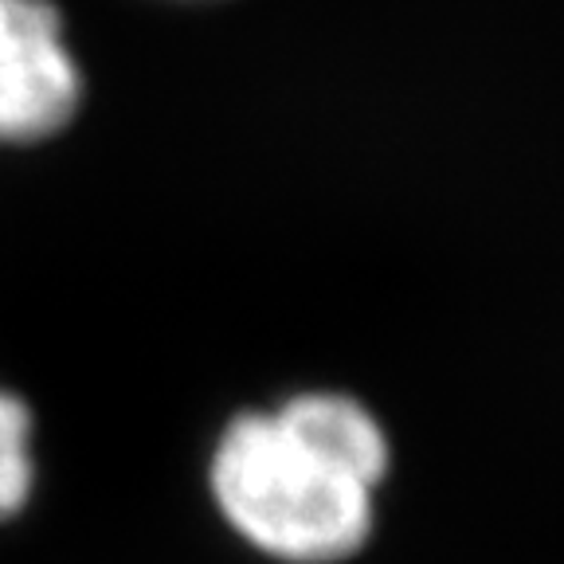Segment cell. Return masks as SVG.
Here are the masks:
<instances>
[{
    "label": "cell",
    "instance_id": "7a4b0ae2",
    "mask_svg": "<svg viewBox=\"0 0 564 564\" xmlns=\"http://www.w3.org/2000/svg\"><path fill=\"white\" fill-rule=\"evenodd\" d=\"M83 70L52 0H0V145H35L67 130Z\"/></svg>",
    "mask_w": 564,
    "mask_h": 564
},
{
    "label": "cell",
    "instance_id": "6da1fadb",
    "mask_svg": "<svg viewBox=\"0 0 564 564\" xmlns=\"http://www.w3.org/2000/svg\"><path fill=\"white\" fill-rule=\"evenodd\" d=\"M392 443L341 384H302L239 408L208 455L212 506L267 564H349L377 533Z\"/></svg>",
    "mask_w": 564,
    "mask_h": 564
},
{
    "label": "cell",
    "instance_id": "3957f363",
    "mask_svg": "<svg viewBox=\"0 0 564 564\" xmlns=\"http://www.w3.org/2000/svg\"><path fill=\"white\" fill-rule=\"evenodd\" d=\"M35 490V420L28 400L0 388V525L28 510Z\"/></svg>",
    "mask_w": 564,
    "mask_h": 564
}]
</instances>
